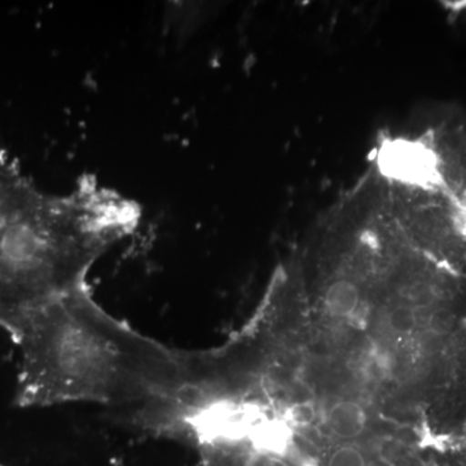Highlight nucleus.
Here are the masks:
<instances>
[{
	"instance_id": "obj_1",
	"label": "nucleus",
	"mask_w": 466,
	"mask_h": 466,
	"mask_svg": "<svg viewBox=\"0 0 466 466\" xmlns=\"http://www.w3.org/2000/svg\"><path fill=\"white\" fill-rule=\"evenodd\" d=\"M12 339L21 352L20 407L96 403L147 431L188 377L189 352L113 317L90 287L39 309Z\"/></svg>"
},
{
	"instance_id": "obj_2",
	"label": "nucleus",
	"mask_w": 466,
	"mask_h": 466,
	"mask_svg": "<svg viewBox=\"0 0 466 466\" xmlns=\"http://www.w3.org/2000/svg\"><path fill=\"white\" fill-rule=\"evenodd\" d=\"M137 202L96 180L66 195L0 167V328L16 336L34 314L87 288L92 267L139 225Z\"/></svg>"
},
{
	"instance_id": "obj_3",
	"label": "nucleus",
	"mask_w": 466,
	"mask_h": 466,
	"mask_svg": "<svg viewBox=\"0 0 466 466\" xmlns=\"http://www.w3.org/2000/svg\"><path fill=\"white\" fill-rule=\"evenodd\" d=\"M204 466H306L291 449H278L248 434L198 444Z\"/></svg>"
},
{
	"instance_id": "obj_4",
	"label": "nucleus",
	"mask_w": 466,
	"mask_h": 466,
	"mask_svg": "<svg viewBox=\"0 0 466 466\" xmlns=\"http://www.w3.org/2000/svg\"><path fill=\"white\" fill-rule=\"evenodd\" d=\"M359 305H360V291L352 281H334L325 293V309L332 318H351L357 312Z\"/></svg>"
},
{
	"instance_id": "obj_5",
	"label": "nucleus",
	"mask_w": 466,
	"mask_h": 466,
	"mask_svg": "<svg viewBox=\"0 0 466 466\" xmlns=\"http://www.w3.org/2000/svg\"><path fill=\"white\" fill-rule=\"evenodd\" d=\"M389 329L401 336L415 332L417 328V315L415 309L410 305H400L391 309L386 317Z\"/></svg>"
},
{
	"instance_id": "obj_6",
	"label": "nucleus",
	"mask_w": 466,
	"mask_h": 466,
	"mask_svg": "<svg viewBox=\"0 0 466 466\" xmlns=\"http://www.w3.org/2000/svg\"><path fill=\"white\" fill-rule=\"evenodd\" d=\"M452 321L453 319L452 317H451L449 312H434V314L431 315V319H429V332L433 334V336H444V334L449 333L451 328H452Z\"/></svg>"
},
{
	"instance_id": "obj_7",
	"label": "nucleus",
	"mask_w": 466,
	"mask_h": 466,
	"mask_svg": "<svg viewBox=\"0 0 466 466\" xmlns=\"http://www.w3.org/2000/svg\"><path fill=\"white\" fill-rule=\"evenodd\" d=\"M315 410L312 406H309V404H299V407L294 410V419L299 422V425H309V422H312L314 420Z\"/></svg>"
},
{
	"instance_id": "obj_8",
	"label": "nucleus",
	"mask_w": 466,
	"mask_h": 466,
	"mask_svg": "<svg viewBox=\"0 0 466 466\" xmlns=\"http://www.w3.org/2000/svg\"><path fill=\"white\" fill-rule=\"evenodd\" d=\"M8 161L7 156L5 155V152H3L2 149H0V167H3V165L5 164V162Z\"/></svg>"
}]
</instances>
